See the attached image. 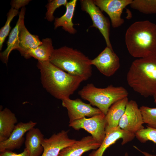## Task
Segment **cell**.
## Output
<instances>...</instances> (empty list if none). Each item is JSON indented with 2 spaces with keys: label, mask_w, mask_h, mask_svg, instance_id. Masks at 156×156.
I'll use <instances>...</instances> for the list:
<instances>
[{
  "label": "cell",
  "mask_w": 156,
  "mask_h": 156,
  "mask_svg": "<svg viewBox=\"0 0 156 156\" xmlns=\"http://www.w3.org/2000/svg\"><path fill=\"white\" fill-rule=\"evenodd\" d=\"M43 87L55 98L62 100L69 98L83 81L57 67L49 61H38Z\"/></svg>",
  "instance_id": "6da1fadb"
},
{
  "label": "cell",
  "mask_w": 156,
  "mask_h": 156,
  "mask_svg": "<svg viewBox=\"0 0 156 156\" xmlns=\"http://www.w3.org/2000/svg\"><path fill=\"white\" fill-rule=\"evenodd\" d=\"M125 42L130 54L142 58L156 55V25L146 20L136 21L127 29Z\"/></svg>",
  "instance_id": "7a4b0ae2"
},
{
  "label": "cell",
  "mask_w": 156,
  "mask_h": 156,
  "mask_svg": "<svg viewBox=\"0 0 156 156\" xmlns=\"http://www.w3.org/2000/svg\"><path fill=\"white\" fill-rule=\"evenodd\" d=\"M127 79L129 86L142 96H153L156 94V55L134 60Z\"/></svg>",
  "instance_id": "3957f363"
},
{
  "label": "cell",
  "mask_w": 156,
  "mask_h": 156,
  "mask_svg": "<svg viewBox=\"0 0 156 156\" xmlns=\"http://www.w3.org/2000/svg\"><path fill=\"white\" fill-rule=\"evenodd\" d=\"M91 60L80 51L65 46L54 49L49 61L64 71L84 81L92 75Z\"/></svg>",
  "instance_id": "277c9868"
},
{
  "label": "cell",
  "mask_w": 156,
  "mask_h": 156,
  "mask_svg": "<svg viewBox=\"0 0 156 156\" xmlns=\"http://www.w3.org/2000/svg\"><path fill=\"white\" fill-rule=\"evenodd\" d=\"M78 93L82 99L96 106L105 115L113 104L127 97L129 94L126 89L122 86L110 85L105 88H100L92 83L84 86Z\"/></svg>",
  "instance_id": "5b68a950"
},
{
  "label": "cell",
  "mask_w": 156,
  "mask_h": 156,
  "mask_svg": "<svg viewBox=\"0 0 156 156\" xmlns=\"http://www.w3.org/2000/svg\"><path fill=\"white\" fill-rule=\"evenodd\" d=\"M106 125L105 115L102 113L89 118L84 117L74 121L70 123L69 126L76 130H85L101 144L105 136Z\"/></svg>",
  "instance_id": "8992f818"
},
{
  "label": "cell",
  "mask_w": 156,
  "mask_h": 156,
  "mask_svg": "<svg viewBox=\"0 0 156 156\" xmlns=\"http://www.w3.org/2000/svg\"><path fill=\"white\" fill-rule=\"evenodd\" d=\"M82 10L88 13L92 22L91 27L97 29L103 37L107 46L113 49L109 39L110 24L93 0L80 1Z\"/></svg>",
  "instance_id": "52a82bcc"
},
{
  "label": "cell",
  "mask_w": 156,
  "mask_h": 156,
  "mask_svg": "<svg viewBox=\"0 0 156 156\" xmlns=\"http://www.w3.org/2000/svg\"><path fill=\"white\" fill-rule=\"evenodd\" d=\"M143 124L142 115L137 103L133 100L129 101L118 126L124 130L135 134L144 128Z\"/></svg>",
  "instance_id": "ba28073f"
},
{
  "label": "cell",
  "mask_w": 156,
  "mask_h": 156,
  "mask_svg": "<svg viewBox=\"0 0 156 156\" xmlns=\"http://www.w3.org/2000/svg\"><path fill=\"white\" fill-rule=\"evenodd\" d=\"M91 64L101 73L107 77L114 75L120 65L118 56L113 49L107 46L96 57L91 60Z\"/></svg>",
  "instance_id": "9c48e42d"
},
{
  "label": "cell",
  "mask_w": 156,
  "mask_h": 156,
  "mask_svg": "<svg viewBox=\"0 0 156 156\" xmlns=\"http://www.w3.org/2000/svg\"><path fill=\"white\" fill-rule=\"evenodd\" d=\"M62 101V106L67 110L69 123L86 116L90 117L102 113L97 108L79 99L72 100L69 98Z\"/></svg>",
  "instance_id": "30bf717a"
},
{
  "label": "cell",
  "mask_w": 156,
  "mask_h": 156,
  "mask_svg": "<svg viewBox=\"0 0 156 156\" xmlns=\"http://www.w3.org/2000/svg\"><path fill=\"white\" fill-rule=\"evenodd\" d=\"M101 11L109 16L112 26L114 28L120 26L124 22L121 16L123 9L130 4L132 0H93Z\"/></svg>",
  "instance_id": "8fae6325"
},
{
  "label": "cell",
  "mask_w": 156,
  "mask_h": 156,
  "mask_svg": "<svg viewBox=\"0 0 156 156\" xmlns=\"http://www.w3.org/2000/svg\"><path fill=\"white\" fill-rule=\"evenodd\" d=\"M135 134L124 130L118 126L114 127L106 126L104 139L100 147L90 153L89 156H103L105 150L119 139L123 145L131 141L135 137Z\"/></svg>",
  "instance_id": "7c38bea8"
},
{
  "label": "cell",
  "mask_w": 156,
  "mask_h": 156,
  "mask_svg": "<svg viewBox=\"0 0 156 156\" xmlns=\"http://www.w3.org/2000/svg\"><path fill=\"white\" fill-rule=\"evenodd\" d=\"M68 131L62 130L44 138L42 143L44 151L41 156H58L63 148L74 143L76 140L70 138Z\"/></svg>",
  "instance_id": "4fadbf2b"
},
{
  "label": "cell",
  "mask_w": 156,
  "mask_h": 156,
  "mask_svg": "<svg viewBox=\"0 0 156 156\" xmlns=\"http://www.w3.org/2000/svg\"><path fill=\"white\" fill-rule=\"evenodd\" d=\"M37 122L31 120L24 123L21 122L16 125L9 137L5 141L0 142V152L7 150L12 151L18 149L25 140L24 134L34 128Z\"/></svg>",
  "instance_id": "5bb4252c"
},
{
  "label": "cell",
  "mask_w": 156,
  "mask_h": 156,
  "mask_svg": "<svg viewBox=\"0 0 156 156\" xmlns=\"http://www.w3.org/2000/svg\"><path fill=\"white\" fill-rule=\"evenodd\" d=\"M101 144L91 135L87 136L62 149L58 156H81L87 151L97 149Z\"/></svg>",
  "instance_id": "9a60e30c"
},
{
  "label": "cell",
  "mask_w": 156,
  "mask_h": 156,
  "mask_svg": "<svg viewBox=\"0 0 156 156\" xmlns=\"http://www.w3.org/2000/svg\"><path fill=\"white\" fill-rule=\"evenodd\" d=\"M25 10V7L21 8L16 23L9 34L7 43V47L4 51L0 53V58L5 64L8 62L9 55L11 51L15 49L17 50L18 48L20 27L21 23L24 21Z\"/></svg>",
  "instance_id": "2e32d148"
},
{
  "label": "cell",
  "mask_w": 156,
  "mask_h": 156,
  "mask_svg": "<svg viewBox=\"0 0 156 156\" xmlns=\"http://www.w3.org/2000/svg\"><path fill=\"white\" fill-rule=\"evenodd\" d=\"M44 138L40 130L33 128L27 132L25 144L30 156H40L44 151L42 143Z\"/></svg>",
  "instance_id": "e0dca14e"
},
{
  "label": "cell",
  "mask_w": 156,
  "mask_h": 156,
  "mask_svg": "<svg viewBox=\"0 0 156 156\" xmlns=\"http://www.w3.org/2000/svg\"><path fill=\"white\" fill-rule=\"evenodd\" d=\"M77 1L72 0L68 2L65 7L66 11L64 14L60 17L55 19L54 29L62 27L66 31L70 34H75L77 31L74 27L72 21Z\"/></svg>",
  "instance_id": "ac0fdd59"
},
{
  "label": "cell",
  "mask_w": 156,
  "mask_h": 156,
  "mask_svg": "<svg viewBox=\"0 0 156 156\" xmlns=\"http://www.w3.org/2000/svg\"><path fill=\"white\" fill-rule=\"evenodd\" d=\"M42 43L38 36L32 34L28 30L24 24V21L21 23L19 34L18 50L22 56H24L29 49L35 48Z\"/></svg>",
  "instance_id": "d6986e66"
},
{
  "label": "cell",
  "mask_w": 156,
  "mask_h": 156,
  "mask_svg": "<svg viewBox=\"0 0 156 156\" xmlns=\"http://www.w3.org/2000/svg\"><path fill=\"white\" fill-rule=\"evenodd\" d=\"M17 120L15 114L5 108L0 111V142L7 139L13 131Z\"/></svg>",
  "instance_id": "ffe728a7"
},
{
  "label": "cell",
  "mask_w": 156,
  "mask_h": 156,
  "mask_svg": "<svg viewBox=\"0 0 156 156\" xmlns=\"http://www.w3.org/2000/svg\"><path fill=\"white\" fill-rule=\"evenodd\" d=\"M41 41L42 43L37 47L29 50L24 57L27 59L32 57L38 61H49L54 49L52 39L47 38Z\"/></svg>",
  "instance_id": "44dd1931"
},
{
  "label": "cell",
  "mask_w": 156,
  "mask_h": 156,
  "mask_svg": "<svg viewBox=\"0 0 156 156\" xmlns=\"http://www.w3.org/2000/svg\"><path fill=\"white\" fill-rule=\"evenodd\" d=\"M128 101V97H126L115 102L111 106L105 115L106 126L110 127L118 126Z\"/></svg>",
  "instance_id": "7402d4cb"
},
{
  "label": "cell",
  "mask_w": 156,
  "mask_h": 156,
  "mask_svg": "<svg viewBox=\"0 0 156 156\" xmlns=\"http://www.w3.org/2000/svg\"><path fill=\"white\" fill-rule=\"evenodd\" d=\"M130 7L146 14H156V0H134Z\"/></svg>",
  "instance_id": "603a6c76"
},
{
  "label": "cell",
  "mask_w": 156,
  "mask_h": 156,
  "mask_svg": "<svg viewBox=\"0 0 156 156\" xmlns=\"http://www.w3.org/2000/svg\"><path fill=\"white\" fill-rule=\"evenodd\" d=\"M140 109L144 123L146 124L147 127L156 129V107L143 105Z\"/></svg>",
  "instance_id": "cb8c5ba5"
},
{
  "label": "cell",
  "mask_w": 156,
  "mask_h": 156,
  "mask_svg": "<svg viewBox=\"0 0 156 156\" xmlns=\"http://www.w3.org/2000/svg\"><path fill=\"white\" fill-rule=\"evenodd\" d=\"M18 13V10L11 8L7 14V19L4 26L0 30V50H2L3 44L8 35L11 27L10 23Z\"/></svg>",
  "instance_id": "d4e9b609"
},
{
  "label": "cell",
  "mask_w": 156,
  "mask_h": 156,
  "mask_svg": "<svg viewBox=\"0 0 156 156\" xmlns=\"http://www.w3.org/2000/svg\"><path fill=\"white\" fill-rule=\"evenodd\" d=\"M135 137L141 142L152 141L156 144V129L147 127L137 132Z\"/></svg>",
  "instance_id": "484cf974"
},
{
  "label": "cell",
  "mask_w": 156,
  "mask_h": 156,
  "mask_svg": "<svg viewBox=\"0 0 156 156\" xmlns=\"http://www.w3.org/2000/svg\"><path fill=\"white\" fill-rule=\"evenodd\" d=\"M68 2L67 0H49L46 5L47 12L45 14V19L49 21H53L55 19L53 14L55 10L62 5L65 6Z\"/></svg>",
  "instance_id": "4316f807"
},
{
  "label": "cell",
  "mask_w": 156,
  "mask_h": 156,
  "mask_svg": "<svg viewBox=\"0 0 156 156\" xmlns=\"http://www.w3.org/2000/svg\"><path fill=\"white\" fill-rule=\"evenodd\" d=\"M0 156H30L28 151L25 148L23 151L17 154L12 151L6 150L0 152Z\"/></svg>",
  "instance_id": "83f0119b"
},
{
  "label": "cell",
  "mask_w": 156,
  "mask_h": 156,
  "mask_svg": "<svg viewBox=\"0 0 156 156\" xmlns=\"http://www.w3.org/2000/svg\"><path fill=\"white\" fill-rule=\"evenodd\" d=\"M30 1L29 0H13L11 1V5L12 8L18 10L20 8L24 7Z\"/></svg>",
  "instance_id": "f1b7e54d"
},
{
  "label": "cell",
  "mask_w": 156,
  "mask_h": 156,
  "mask_svg": "<svg viewBox=\"0 0 156 156\" xmlns=\"http://www.w3.org/2000/svg\"><path fill=\"white\" fill-rule=\"evenodd\" d=\"M133 147L136 149L137 150H138V151H139L140 152H141L145 156H156V155H152L146 152L142 151H141V150H140V149H139L136 146H134Z\"/></svg>",
  "instance_id": "f546056e"
},
{
  "label": "cell",
  "mask_w": 156,
  "mask_h": 156,
  "mask_svg": "<svg viewBox=\"0 0 156 156\" xmlns=\"http://www.w3.org/2000/svg\"><path fill=\"white\" fill-rule=\"evenodd\" d=\"M153 96V97L154 102L156 104V94Z\"/></svg>",
  "instance_id": "4dcf8cb0"
},
{
  "label": "cell",
  "mask_w": 156,
  "mask_h": 156,
  "mask_svg": "<svg viewBox=\"0 0 156 156\" xmlns=\"http://www.w3.org/2000/svg\"><path fill=\"white\" fill-rule=\"evenodd\" d=\"M125 156H128V154L127 153H126L125 154Z\"/></svg>",
  "instance_id": "1f68e13d"
}]
</instances>
